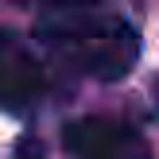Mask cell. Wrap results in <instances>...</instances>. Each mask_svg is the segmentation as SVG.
Instances as JSON below:
<instances>
[{
    "mask_svg": "<svg viewBox=\"0 0 159 159\" xmlns=\"http://www.w3.org/2000/svg\"><path fill=\"white\" fill-rule=\"evenodd\" d=\"M39 35L74 70L97 82H120L140 54L136 31L93 0H51L43 8Z\"/></svg>",
    "mask_w": 159,
    "mask_h": 159,
    "instance_id": "obj_1",
    "label": "cell"
},
{
    "mask_svg": "<svg viewBox=\"0 0 159 159\" xmlns=\"http://www.w3.org/2000/svg\"><path fill=\"white\" fill-rule=\"evenodd\" d=\"M74 159H152L144 132L116 116H78L62 132Z\"/></svg>",
    "mask_w": 159,
    "mask_h": 159,
    "instance_id": "obj_2",
    "label": "cell"
},
{
    "mask_svg": "<svg viewBox=\"0 0 159 159\" xmlns=\"http://www.w3.org/2000/svg\"><path fill=\"white\" fill-rule=\"evenodd\" d=\"M47 89V78L39 58L12 35H0V109L23 113Z\"/></svg>",
    "mask_w": 159,
    "mask_h": 159,
    "instance_id": "obj_3",
    "label": "cell"
},
{
    "mask_svg": "<svg viewBox=\"0 0 159 159\" xmlns=\"http://www.w3.org/2000/svg\"><path fill=\"white\" fill-rule=\"evenodd\" d=\"M47 4H51V0H47Z\"/></svg>",
    "mask_w": 159,
    "mask_h": 159,
    "instance_id": "obj_4",
    "label": "cell"
}]
</instances>
